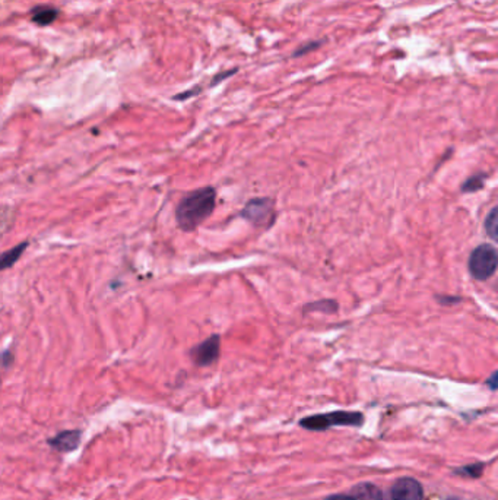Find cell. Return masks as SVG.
<instances>
[{"mask_svg": "<svg viewBox=\"0 0 498 500\" xmlns=\"http://www.w3.org/2000/svg\"><path fill=\"white\" fill-rule=\"evenodd\" d=\"M56 18V11L53 9H44V11H38L36 12V16H34V21L40 25H45V24H50L53 20Z\"/></svg>", "mask_w": 498, "mask_h": 500, "instance_id": "obj_13", "label": "cell"}, {"mask_svg": "<svg viewBox=\"0 0 498 500\" xmlns=\"http://www.w3.org/2000/svg\"><path fill=\"white\" fill-rule=\"evenodd\" d=\"M483 183H484V177L483 176H475V177H471L467 183H464L462 189L464 192H475L479 188H483Z\"/></svg>", "mask_w": 498, "mask_h": 500, "instance_id": "obj_14", "label": "cell"}, {"mask_svg": "<svg viewBox=\"0 0 498 500\" xmlns=\"http://www.w3.org/2000/svg\"><path fill=\"white\" fill-rule=\"evenodd\" d=\"M29 242H22L20 244H16L15 247L6 250V252L2 254V258H0V268L2 271L12 268V266L20 261V258L22 256V254L25 252V249L28 247Z\"/></svg>", "mask_w": 498, "mask_h": 500, "instance_id": "obj_9", "label": "cell"}, {"mask_svg": "<svg viewBox=\"0 0 498 500\" xmlns=\"http://www.w3.org/2000/svg\"><path fill=\"white\" fill-rule=\"evenodd\" d=\"M325 500H355V497L353 494H345V493H338V494H332L327 496Z\"/></svg>", "mask_w": 498, "mask_h": 500, "instance_id": "obj_16", "label": "cell"}, {"mask_svg": "<svg viewBox=\"0 0 498 500\" xmlns=\"http://www.w3.org/2000/svg\"><path fill=\"white\" fill-rule=\"evenodd\" d=\"M449 500H456V499H449Z\"/></svg>", "mask_w": 498, "mask_h": 500, "instance_id": "obj_18", "label": "cell"}, {"mask_svg": "<svg viewBox=\"0 0 498 500\" xmlns=\"http://www.w3.org/2000/svg\"><path fill=\"white\" fill-rule=\"evenodd\" d=\"M484 471V465L483 464H475V465H467V466H462V468L456 470L455 473L456 474H460V475H468L471 478H476V477H481V474H483Z\"/></svg>", "mask_w": 498, "mask_h": 500, "instance_id": "obj_12", "label": "cell"}, {"mask_svg": "<svg viewBox=\"0 0 498 500\" xmlns=\"http://www.w3.org/2000/svg\"><path fill=\"white\" fill-rule=\"evenodd\" d=\"M487 385H488L491 389H497V388H498V372H495V373L487 380Z\"/></svg>", "mask_w": 498, "mask_h": 500, "instance_id": "obj_17", "label": "cell"}, {"mask_svg": "<svg viewBox=\"0 0 498 500\" xmlns=\"http://www.w3.org/2000/svg\"><path fill=\"white\" fill-rule=\"evenodd\" d=\"M338 305L334 300H319V302H314L310 305L304 306V312H322V313H334L336 312Z\"/></svg>", "mask_w": 498, "mask_h": 500, "instance_id": "obj_10", "label": "cell"}, {"mask_svg": "<svg viewBox=\"0 0 498 500\" xmlns=\"http://www.w3.org/2000/svg\"><path fill=\"white\" fill-rule=\"evenodd\" d=\"M485 231H487V235L498 242V207L494 208L490 215L487 216V220H485Z\"/></svg>", "mask_w": 498, "mask_h": 500, "instance_id": "obj_11", "label": "cell"}, {"mask_svg": "<svg viewBox=\"0 0 498 500\" xmlns=\"http://www.w3.org/2000/svg\"><path fill=\"white\" fill-rule=\"evenodd\" d=\"M364 417L357 411H332L314 414L300 420V426L311 431H323L336 426H361Z\"/></svg>", "mask_w": 498, "mask_h": 500, "instance_id": "obj_2", "label": "cell"}, {"mask_svg": "<svg viewBox=\"0 0 498 500\" xmlns=\"http://www.w3.org/2000/svg\"><path fill=\"white\" fill-rule=\"evenodd\" d=\"M392 500H422L424 489L421 482L411 477L397 478L390 489Z\"/></svg>", "mask_w": 498, "mask_h": 500, "instance_id": "obj_6", "label": "cell"}, {"mask_svg": "<svg viewBox=\"0 0 498 500\" xmlns=\"http://www.w3.org/2000/svg\"><path fill=\"white\" fill-rule=\"evenodd\" d=\"M13 364V353H12V349H5L3 354H2V366H3V369H9L10 366Z\"/></svg>", "mask_w": 498, "mask_h": 500, "instance_id": "obj_15", "label": "cell"}, {"mask_svg": "<svg viewBox=\"0 0 498 500\" xmlns=\"http://www.w3.org/2000/svg\"><path fill=\"white\" fill-rule=\"evenodd\" d=\"M217 207V190L212 186L194 189L180 199L176 221L183 231H194L213 214Z\"/></svg>", "mask_w": 498, "mask_h": 500, "instance_id": "obj_1", "label": "cell"}, {"mask_svg": "<svg viewBox=\"0 0 498 500\" xmlns=\"http://www.w3.org/2000/svg\"><path fill=\"white\" fill-rule=\"evenodd\" d=\"M82 431L80 430H62L52 439H48V446L55 449L56 452L60 454H69L76 451L80 443Z\"/></svg>", "mask_w": 498, "mask_h": 500, "instance_id": "obj_7", "label": "cell"}, {"mask_svg": "<svg viewBox=\"0 0 498 500\" xmlns=\"http://www.w3.org/2000/svg\"><path fill=\"white\" fill-rule=\"evenodd\" d=\"M351 494L355 500H383V493L371 482H361L353 489Z\"/></svg>", "mask_w": 498, "mask_h": 500, "instance_id": "obj_8", "label": "cell"}, {"mask_svg": "<svg viewBox=\"0 0 498 500\" xmlns=\"http://www.w3.org/2000/svg\"><path fill=\"white\" fill-rule=\"evenodd\" d=\"M241 218L256 228H271L276 220L275 202L271 197H255L240 212Z\"/></svg>", "mask_w": 498, "mask_h": 500, "instance_id": "obj_3", "label": "cell"}, {"mask_svg": "<svg viewBox=\"0 0 498 500\" xmlns=\"http://www.w3.org/2000/svg\"><path fill=\"white\" fill-rule=\"evenodd\" d=\"M498 266V252L490 244L478 246L469 258V271L476 279H488Z\"/></svg>", "mask_w": 498, "mask_h": 500, "instance_id": "obj_4", "label": "cell"}, {"mask_svg": "<svg viewBox=\"0 0 498 500\" xmlns=\"http://www.w3.org/2000/svg\"><path fill=\"white\" fill-rule=\"evenodd\" d=\"M221 354V337L218 333L211 335L209 338L204 340L202 342L196 344L190 352L189 356L197 368H208L220 359Z\"/></svg>", "mask_w": 498, "mask_h": 500, "instance_id": "obj_5", "label": "cell"}]
</instances>
